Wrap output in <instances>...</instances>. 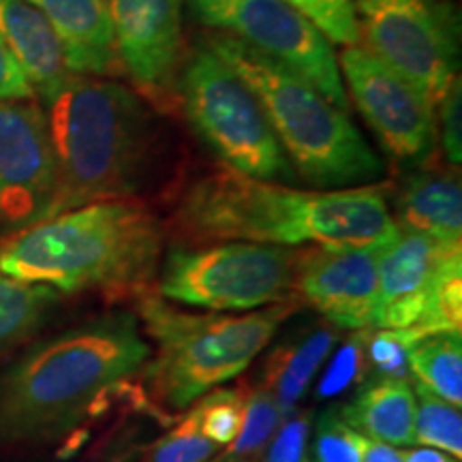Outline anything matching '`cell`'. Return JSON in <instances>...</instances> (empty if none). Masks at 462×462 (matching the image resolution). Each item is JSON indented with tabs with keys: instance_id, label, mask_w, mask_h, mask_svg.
<instances>
[{
	"instance_id": "37",
	"label": "cell",
	"mask_w": 462,
	"mask_h": 462,
	"mask_svg": "<svg viewBox=\"0 0 462 462\" xmlns=\"http://www.w3.org/2000/svg\"><path fill=\"white\" fill-rule=\"evenodd\" d=\"M304 462H306V460H304Z\"/></svg>"
},
{
	"instance_id": "30",
	"label": "cell",
	"mask_w": 462,
	"mask_h": 462,
	"mask_svg": "<svg viewBox=\"0 0 462 462\" xmlns=\"http://www.w3.org/2000/svg\"><path fill=\"white\" fill-rule=\"evenodd\" d=\"M421 340L411 328L402 330H379L373 337H366L368 364L377 368L381 377L404 379L409 373V349Z\"/></svg>"
},
{
	"instance_id": "15",
	"label": "cell",
	"mask_w": 462,
	"mask_h": 462,
	"mask_svg": "<svg viewBox=\"0 0 462 462\" xmlns=\"http://www.w3.org/2000/svg\"><path fill=\"white\" fill-rule=\"evenodd\" d=\"M462 245H448L432 236L396 227L379 255V291L373 328H413L426 309L432 282L443 262Z\"/></svg>"
},
{
	"instance_id": "28",
	"label": "cell",
	"mask_w": 462,
	"mask_h": 462,
	"mask_svg": "<svg viewBox=\"0 0 462 462\" xmlns=\"http://www.w3.org/2000/svg\"><path fill=\"white\" fill-rule=\"evenodd\" d=\"M217 452L218 448L199 430L195 413L189 411L176 429L152 443L143 462H208Z\"/></svg>"
},
{
	"instance_id": "35",
	"label": "cell",
	"mask_w": 462,
	"mask_h": 462,
	"mask_svg": "<svg viewBox=\"0 0 462 462\" xmlns=\"http://www.w3.org/2000/svg\"><path fill=\"white\" fill-rule=\"evenodd\" d=\"M402 462H460L448 452L435 448H401Z\"/></svg>"
},
{
	"instance_id": "29",
	"label": "cell",
	"mask_w": 462,
	"mask_h": 462,
	"mask_svg": "<svg viewBox=\"0 0 462 462\" xmlns=\"http://www.w3.org/2000/svg\"><path fill=\"white\" fill-rule=\"evenodd\" d=\"M364 435L346 426L338 411L328 409L315 426L310 458L306 462H362Z\"/></svg>"
},
{
	"instance_id": "22",
	"label": "cell",
	"mask_w": 462,
	"mask_h": 462,
	"mask_svg": "<svg viewBox=\"0 0 462 462\" xmlns=\"http://www.w3.org/2000/svg\"><path fill=\"white\" fill-rule=\"evenodd\" d=\"M56 302V289L0 273V351L31 337Z\"/></svg>"
},
{
	"instance_id": "25",
	"label": "cell",
	"mask_w": 462,
	"mask_h": 462,
	"mask_svg": "<svg viewBox=\"0 0 462 462\" xmlns=\"http://www.w3.org/2000/svg\"><path fill=\"white\" fill-rule=\"evenodd\" d=\"M281 418L282 413L279 404L263 385L246 392L245 420H242L240 435L221 458L229 462H251L273 441L276 430H279Z\"/></svg>"
},
{
	"instance_id": "13",
	"label": "cell",
	"mask_w": 462,
	"mask_h": 462,
	"mask_svg": "<svg viewBox=\"0 0 462 462\" xmlns=\"http://www.w3.org/2000/svg\"><path fill=\"white\" fill-rule=\"evenodd\" d=\"M107 7L120 67L143 99L171 107L180 73V0H107Z\"/></svg>"
},
{
	"instance_id": "34",
	"label": "cell",
	"mask_w": 462,
	"mask_h": 462,
	"mask_svg": "<svg viewBox=\"0 0 462 462\" xmlns=\"http://www.w3.org/2000/svg\"><path fill=\"white\" fill-rule=\"evenodd\" d=\"M17 99H37L24 71L0 39V103Z\"/></svg>"
},
{
	"instance_id": "21",
	"label": "cell",
	"mask_w": 462,
	"mask_h": 462,
	"mask_svg": "<svg viewBox=\"0 0 462 462\" xmlns=\"http://www.w3.org/2000/svg\"><path fill=\"white\" fill-rule=\"evenodd\" d=\"M409 373L418 383L454 407L462 404V338L460 334H432L409 349Z\"/></svg>"
},
{
	"instance_id": "26",
	"label": "cell",
	"mask_w": 462,
	"mask_h": 462,
	"mask_svg": "<svg viewBox=\"0 0 462 462\" xmlns=\"http://www.w3.org/2000/svg\"><path fill=\"white\" fill-rule=\"evenodd\" d=\"M246 394L240 388L234 390H210V394L198 398L190 411L198 418L199 430L210 439L215 446L229 448L240 435L242 420H245Z\"/></svg>"
},
{
	"instance_id": "20",
	"label": "cell",
	"mask_w": 462,
	"mask_h": 462,
	"mask_svg": "<svg viewBox=\"0 0 462 462\" xmlns=\"http://www.w3.org/2000/svg\"><path fill=\"white\" fill-rule=\"evenodd\" d=\"M337 345V332L330 328H313L298 338L276 346L265 362L263 388L274 396L281 413L296 409L300 398L313 381L332 346Z\"/></svg>"
},
{
	"instance_id": "10",
	"label": "cell",
	"mask_w": 462,
	"mask_h": 462,
	"mask_svg": "<svg viewBox=\"0 0 462 462\" xmlns=\"http://www.w3.org/2000/svg\"><path fill=\"white\" fill-rule=\"evenodd\" d=\"M208 28L274 58L309 79L340 109L349 107L334 43L285 0H187Z\"/></svg>"
},
{
	"instance_id": "19",
	"label": "cell",
	"mask_w": 462,
	"mask_h": 462,
	"mask_svg": "<svg viewBox=\"0 0 462 462\" xmlns=\"http://www.w3.org/2000/svg\"><path fill=\"white\" fill-rule=\"evenodd\" d=\"M346 426L394 448L415 446V392L407 379H371L340 411Z\"/></svg>"
},
{
	"instance_id": "24",
	"label": "cell",
	"mask_w": 462,
	"mask_h": 462,
	"mask_svg": "<svg viewBox=\"0 0 462 462\" xmlns=\"http://www.w3.org/2000/svg\"><path fill=\"white\" fill-rule=\"evenodd\" d=\"M421 338L432 334H448L462 330V253H454L443 262L435 282H432L426 309L420 321L411 328Z\"/></svg>"
},
{
	"instance_id": "27",
	"label": "cell",
	"mask_w": 462,
	"mask_h": 462,
	"mask_svg": "<svg viewBox=\"0 0 462 462\" xmlns=\"http://www.w3.org/2000/svg\"><path fill=\"white\" fill-rule=\"evenodd\" d=\"M285 3L304 15L330 43L345 48L360 45L354 0H285Z\"/></svg>"
},
{
	"instance_id": "2",
	"label": "cell",
	"mask_w": 462,
	"mask_h": 462,
	"mask_svg": "<svg viewBox=\"0 0 462 462\" xmlns=\"http://www.w3.org/2000/svg\"><path fill=\"white\" fill-rule=\"evenodd\" d=\"M152 349L135 315L118 310L28 349L0 373V446L65 435Z\"/></svg>"
},
{
	"instance_id": "3",
	"label": "cell",
	"mask_w": 462,
	"mask_h": 462,
	"mask_svg": "<svg viewBox=\"0 0 462 462\" xmlns=\"http://www.w3.org/2000/svg\"><path fill=\"white\" fill-rule=\"evenodd\" d=\"M163 257V225L142 201L107 199L67 210L0 240V273L62 293L140 298Z\"/></svg>"
},
{
	"instance_id": "7",
	"label": "cell",
	"mask_w": 462,
	"mask_h": 462,
	"mask_svg": "<svg viewBox=\"0 0 462 462\" xmlns=\"http://www.w3.org/2000/svg\"><path fill=\"white\" fill-rule=\"evenodd\" d=\"M176 95L189 123L229 170L270 182L293 176L255 92L208 45L184 62Z\"/></svg>"
},
{
	"instance_id": "5",
	"label": "cell",
	"mask_w": 462,
	"mask_h": 462,
	"mask_svg": "<svg viewBox=\"0 0 462 462\" xmlns=\"http://www.w3.org/2000/svg\"><path fill=\"white\" fill-rule=\"evenodd\" d=\"M208 48L255 92L289 163L315 187L351 189L383 176V163L346 116L309 79L227 34L208 37Z\"/></svg>"
},
{
	"instance_id": "16",
	"label": "cell",
	"mask_w": 462,
	"mask_h": 462,
	"mask_svg": "<svg viewBox=\"0 0 462 462\" xmlns=\"http://www.w3.org/2000/svg\"><path fill=\"white\" fill-rule=\"evenodd\" d=\"M60 43L65 67L79 78H107L120 58L107 0H31Z\"/></svg>"
},
{
	"instance_id": "4",
	"label": "cell",
	"mask_w": 462,
	"mask_h": 462,
	"mask_svg": "<svg viewBox=\"0 0 462 462\" xmlns=\"http://www.w3.org/2000/svg\"><path fill=\"white\" fill-rule=\"evenodd\" d=\"M45 107L56 187L43 221L97 201L131 198L152 142L140 97L112 79L71 75Z\"/></svg>"
},
{
	"instance_id": "31",
	"label": "cell",
	"mask_w": 462,
	"mask_h": 462,
	"mask_svg": "<svg viewBox=\"0 0 462 462\" xmlns=\"http://www.w3.org/2000/svg\"><path fill=\"white\" fill-rule=\"evenodd\" d=\"M366 337L368 334L360 330V334H356L354 338H349L340 346L337 357H334L319 385H317V394L321 398L337 396L364 377L368 366Z\"/></svg>"
},
{
	"instance_id": "12",
	"label": "cell",
	"mask_w": 462,
	"mask_h": 462,
	"mask_svg": "<svg viewBox=\"0 0 462 462\" xmlns=\"http://www.w3.org/2000/svg\"><path fill=\"white\" fill-rule=\"evenodd\" d=\"M56 161L42 103H0V227L43 221L54 198Z\"/></svg>"
},
{
	"instance_id": "6",
	"label": "cell",
	"mask_w": 462,
	"mask_h": 462,
	"mask_svg": "<svg viewBox=\"0 0 462 462\" xmlns=\"http://www.w3.org/2000/svg\"><path fill=\"white\" fill-rule=\"evenodd\" d=\"M135 302L143 330L157 343V354L143 364L148 392L170 411H182L238 377L302 304L293 298L245 315H195L178 310L152 289Z\"/></svg>"
},
{
	"instance_id": "32",
	"label": "cell",
	"mask_w": 462,
	"mask_h": 462,
	"mask_svg": "<svg viewBox=\"0 0 462 462\" xmlns=\"http://www.w3.org/2000/svg\"><path fill=\"white\" fill-rule=\"evenodd\" d=\"M439 106V120H441V142L446 148L448 161L458 167L462 159V99H460V79L456 78Z\"/></svg>"
},
{
	"instance_id": "9",
	"label": "cell",
	"mask_w": 462,
	"mask_h": 462,
	"mask_svg": "<svg viewBox=\"0 0 462 462\" xmlns=\"http://www.w3.org/2000/svg\"><path fill=\"white\" fill-rule=\"evenodd\" d=\"M360 42L432 106L458 75V20L439 0H354Z\"/></svg>"
},
{
	"instance_id": "23",
	"label": "cell",
	"mask_w": 462,
	"mask_h": 462,
	"mask_svg": "<svg viewBox=\"0 0 462 462\" xmlns=\"http://www.w3.org/2000/svg\"><path fill=\"white\" fill-rule=\"evenodd\" d=\"M415 392V446H426L462 458L460 407L443 401L435 392L418 383Z\"/></svg>"
},
{
	"instance_id": "1",
	"label": "cell",
	"mask_w": 462,
	"mask_h": 462,
	"mask_svg": "<svg viewBox=\"0 0 462 462\" xmlns=\"http://www.w3.org/2000/svg\"><path fill=\"white\" fill-rule=\"evenodd\" d=\"M383 190L374 184L300 190L234 170L195 178L178 198L171 229L184 242L255 245H379L396 231Z\"/></svg>"
},
{
	"instance_id": "14",
	"label": "cell",
	"mask_w": 462,
	"mask_h": 462,
	"mask_svg": "<svg viewBox=\"0 0 462 462\" xmlns=\"http://www.w3.org/2000/svg\"><path fill=\"white\" fill-rule=\"evenodd\" d=\"M385 242L362 246L315 245V248L300 251L296 268L300 302L310 304L338 328H373L379 291V255Z\"/></svg>"
},
{
	"instance_id": "11",
	"label": "cell",
	"mask_w": 462,
	"mask_h": 462,
	"mask_svg": "<svg viewBox=\"0 0 462 462\" xmlns=\"http://www.w3.org/2000/svg\"><path fill=\"white\" fill-rule=\"evenodd\" d=\"M338 69L357 109L392 157L402 163L429 157L439 135L437 107L407 78L360 45L345 48Z\"/></svg>"
},
{
	"instance_id": "8",
	"label": "cell",
	"mask_w": 462,
	"mask_h": 462,
	"mask_svg": "<svg viewBox=\"0 0 462 462\" xmlns=\"http://www.w3.org/2000/svg\"><path fill=\"white\" fill-rule=\"evenodd\" d=\"M296 268L298 253L287 246L255 242L176 246L159 265L157 293L167 302L212 313H251L298 298Z\"/></svg>"
},
{
	"instance_id": "33",
	"label": "cell",
	"mask_w": 462,
	"mask_h": 462,
	"mask_svg": "<svg viewBox=\"0 0 462 462\" xmlns=\"http://www.w3.org/2000/svg\"><path fill=\"white\" fill-rule=\"evenodd\" d=\"M310 415L300 413L289 420L282 429L276 432L273 446L268 449L265 462H304L306 441H309Z\"/></svg>"
},
{
	"instance_id": "18",
	"label": "cell",
	"mask_w": 462,
	"mask_h": 462,
	"mask_svg": "<svg viewBox=\"0 0 462 462\" xmlns=\"http://www.w3.org/2000/svg\"><path fill=\"white\" fill-rule=\"evenodd\" d=\"M396 227L462 245V189L452 173L418 171L396 198Z\"/></svg>"
},
{
	"instance_id": "17",
	"label": "cell",
	"mask_w": 462,
	"mask_h": 462,
	"mask_svg": "<svg viewBox=\"0 0 462 462\" xmlns=\"http://www.w3.org/2000/svg\"><path fill=\"white\" fill-rule=\"evenodd\" d=\"M0 39L43 106L71 79L50 22L31 0H0Z\"/></svg>"
},
{
	"instance_id": "36",
	"label": "cell",
	"mask_w": 462,
	"mask_h": 462,
	"mask_svg": "<svg viewBox=\"0 0 462 462\" xmlns=\"http://www.w3.org/2000/svg\"><path fill=\"white\" fill-rule=\"evenodd\" d=\"M217 462H229V460H225V458H218Z\"/></svg>"
}]
</instances>
